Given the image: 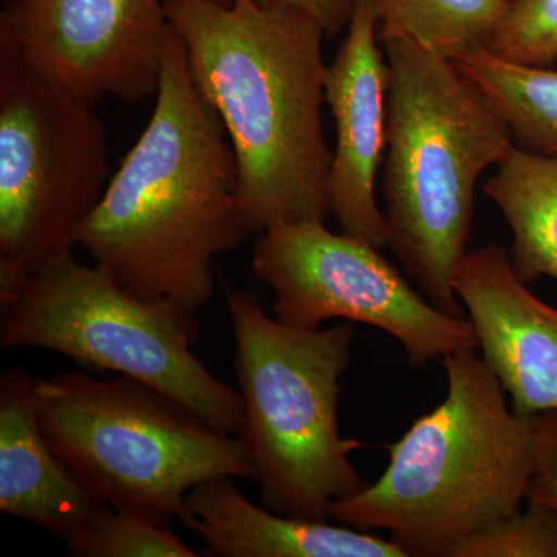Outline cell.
<instances>
[{"instance_id":"6","label":"cell","mask_w":557,"mask_h":557,"mask_svg":"<svg viewBox=\"0 0 557 557\" xmlns=\"http://www.w3.org/2000/svg\"><path fill=\"white\" fill-rule=\"evenodd\" d=\"M44 437L102 504L170 527L207 480L258 482L248 443L129 376L38 380Z\"/></svg>"},{"instance_id":"11","label":"cell","mask_w":557,"mask_h":557,"mask_svg":"<svg viewBox=\"0 0 557 557\" xmlns=\"http://www.w3.org/2000/svg\"><path fill=\"white\" fill-rule=\"evenodd\" d=\"M388 69L375 0H366L329 64L325 104L336 143L329 172L330 215L341 231L387 247L386 219L376 188L387 146Z\"/></svg>"},{"instance_id":"8","label":"cell","mask_w":557,"mask_h":557,"mask_svg":"<svg viewBox=\"0 0 557 557\" xmlns=\"http://www.w3.org/2000/svg\"><path fill=\"white\" fill-rule=\"evenodd\" d=\"M197 314L132 295L73 252L2 307L0 346L42 348L157 388L212 426L244 432V399L194 355Z\"/></svg>"},{"instance_id":"16","label":"cell","mask_w":557,"mask_h":557,"mask_svg":"<svg viewBox=\"0 0 557 557\" xmlns=\"http://www.w3.org/2000/svg\"><path fill=\"white\" fill-rule=\"evenodd\" d=\"M456 62L507 124L515 146L557 160V69L520 64L490 49Z\"/></svg>"},{"instance_id":"21","label":"cell","mask_w":557,"mask_h":557,"mask_svg":"<svg viewBox=\"0 0 557 557\" xmlns=\"http://www.w3.org/2000/svg\"><path fill=\"white\" fill-rule=\"evenodd\" d=\"M527 502L557 511V410L537 416L536 469Z\"/></svg>"},{"instance_id":"2","label":"cell","mask_w":557,"mask_h":557,"mask_svg":"<svg viewBox=\"0 0 557 557\" xmlns=\"http://www.w3.org/2000/svg\"><path fill=\"white\" fill-rule=\"evenodd\" d=\"M201 97L218 113L239 170L249 233L330 215L332 150L322 106L324 30L258 0H166Z\"/></svg>"},{"instance_id":"23","label":"cell","mask_w":557,"mask_h":557,"mask_svg":"<svg viewBox=\"0 0 557 557\" xmlns=\"http://www.w3.org/2000/svg\"><path fill=\"white\" fill-rule=\"evenodd\" d=\"M215 2H219V3H230V2H233V0H215Z\"/></svg>"},{"instance_id":"12","label":"cell","mask_w":557,"mask_h":557,"mask_svg":"<svg viewBox=\"0 0 557 557\" xmlns=\"http://www.w3.org/2000/svg\"><path fill=\"white\" fill-rule=\"evenodd\" d=\"M454 288L478 339L480 357L520 416L557 410V309L516 274L508 249H469Z\"/></svg>"},{"instance_id":"15","label":"cell","mask_w":557,"mask_h":557,"mask_svg":"<svg viewBox=\"0 0 557 557\" xmlns=\"http://www.w3.org/2000/svg\"><path fill=\"white\" fill-rule=\"evenodd\" d=\"M483 193L507 220L516 274L528 285L557 281V160L512 146Z\"/></svg>"},{"instance_id":"5","label":"cell","mask_w":557,"mask_h":557,"mask_svg":"<svg viewBox=\"0 0 557 557\" xmlns=\"http://www.w3.org/2000/svg\"><path fill=\"white\" fill-rule=\"evenodd\" d=\"M244 399L242 438L258 469L262 505L278 515L329 520L335 502L368 485L339 432V381L351 361L354 322L298 329L269 317L258 293L223 285Z\"/></svg>"},{"instance_id":"17","label":"cell","mask_w":557,"mask_h":557,"mask_svg":"<svg viewBox=\"0 0 557 557\" xmlns=\"http://www.w3.org/2000/svg\"><path fill=\"white\" fill-rule=\"evenodd\" d=\"M380 30L399 33L448 60L490 49L509 0H375Z\"/></svg>"},{"instance_id":"7","label":"cell","mask_w":557,"mask_h":557,"mask_svg":"<svg viewBox=\"0 0 557 557\" xmlns=\"http://www.w3.org/2000/svg\"><path fill=\"white\" fill-rule=\"evenodd\" d=\"M95 106L0 39V307L73 252L110 177Z\"/></svg>"},{"instance_id":"18","label":"cell","mask_w":557,"mask_h":557,"mask_svg":"<svg viewBox=\"0 0 557 557\" xmlns=\"http://www.w3.org/2000/svg\"><path fill=\"white\" fill-rule=\"evenodd\" d=\"M76 557H197L170 527L101 504L89 520L67 539Z\"/></svg>"},{"instance_id":"1","label":"cell","mask_w":557,"mask_h":557,"mask_svg":"<svg viewBox=\"0 0 557 557\" xmlns=\"http://www.w3.org/2000/svg\"><path fill=\"white\" fill-rule=\"evenodd\" d=\"M249 236L228 135L170 22L148 126L79 226L76 247L132 295L197 314L214 295L215 259Z\"/></svg>"},{"instance_id":"19","label":"cell","mask_w":557,"mask_h":557,"mask_svg":"<svg viewBox=\"0 0 557 557\" xmlns=\"http://www.w3.org/2000/svg\"><path fill=\"white\" fill-rule=\"evenodd\" d=\"M442 557H557V511L528 504L474 533L457 539Z\"/></svg>"},{"instance_id":"3","label":"cell","mask_w":557,"mask_h":557,"mask_svg":"<svg viewBox=\"0 0 557 557\" xmlns=\"http://www.w3.org/2000/svg\"><path fill=\"white\" fill-rule=\"evenodd\" d=\"M380 38L388 69L387 247L432 306L467 317L454 277L469 251L475 189L515 143L456 61L399 33Z\"/></svg>"},{"instance_id":"13","label":"cell","mask_w":557,"mask_h":557,"mask_svg":"<svg viewBox=\"0 0 557 557\" xmlns=\"http://www.w3.org/2000/svg\"><path fill=\"white\" fill-rule=\"evenodd\" d=\"M234 479L189 491L178 519L214 557H408L397 541L358 528L278 515L237 490Z\"/></svg>"},{"instance_id":"14","label":"cell","mask_w":557,"mask_h":557,"mask_svg":"<svg viewBox=\"0 0 557 557\" xmlns=\"http://www.w3.org/2000/svg\"><path fill=\"white\" fill-rule=\"evenodd\" d=\"M38 379L0 376V511L67 541L102 502L84 487L44 437Z\"/></svg>"},{"instance_id":"22","label":"cell","mask_w":557,"mask_h":557,"mask_svg":"<svg viewBox=\"0 0 557 557\" xmlns=\"http://www.w3.org/2000/svg\"><path fill=\"white\" fill-rule=\"evenodd\" d=\"M258 2L267 7L298 11L317 22L325 36L333 38L347 30L358 7L366 0H258Z\"/></svg>"},{"instance_id":"10","label":"cell","mask_w":557,"mask_h":557,"mask_svg":"<svg viewBox=\"0 0 557 557\" xmlns=\"http://www.w3.org/2000/svg\"><path fill=\"white\" fill-rule=\"evenodd\" d=\"M166 0H9L0 39L87 104L159 89Z\"/></svg>"},{"instance_id":"4","label":"cell","mask_w":557,"mask_h":557,"mask_svg":"<svg viewBox=\"0 0 557 557\" xmlns=\"http://www.w3.org/2000/svg\"><path fill=\"white\" fill-rule=\"evenodd\" d=\"M446 398L388 446L383 475L335 502L329 518L386 530L409 556L446 545L519 511L536 469L537 416L512 410L478 348L440 359Z\"/></svg>"},{"instance_id":"20","label":"cell","mask_w":557,"mask_h":557,"mask_svg":"<svg viewBox=\"0 0 557 557\" xmlns=\"http://www.w3.org/2000/svg\"><path fill=\"white\" fill-rule=\"evenodd\" d=\"M490 50L520 64H555L557 0H509L507 17Z\"/></svg>"},{"instance_id":"9","label":"cell","mask_w":557,"mask_h":557,"mask_svg":"<svg viewBox=\"0 0 557 557\" xmlns=\"http://www.w3.org/2000/svg\"><path fill=\"white\" fill-rule=\"evenodd\" d=\"M380 249L307 220L258 234L251 269L273 293V317L292 327L361 322L394 336L412 368L478 348L468 317L432 306Z\"/></svg>"}]
</instances>
